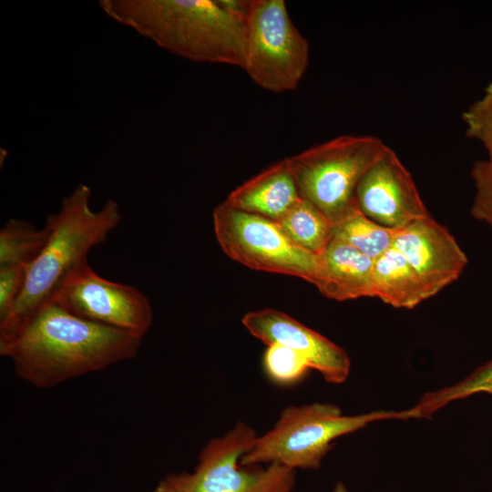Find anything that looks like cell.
Masks as SVG:
<instances>
[{
	"label": "cell",
	"mask_w": 492,
	"mask_h": 492,
	"mask_svg": "<svg viewBox=\"0 0 492 492\" xmlns=\"http://www.w3.org/2000/svg\"><path fill=\"white\" fill-rule=\"evenodd\" d=\"M47 302L85 320L140 337L153 323L150 302L142 292L101 277L87 261L62 281Z\"/></svg>",
	"instance_id": "9"
},
{
	"label": "cell",
	"mask_w": 492,
	"mask_h": 492,
	"mask_svg": "<svg viewBox=\"0 0 492 492\" xmlns=\"http://www.w3.org/2000/svg\"><path fill=\"white\" fill-rule=\"evenodd\" d=\"M394 247L414 269L428 298L455 282L467 263L452 234L431 216L399 229Z\"/></svg>",
	"instance_id": "12"
},
{
	"label": "cell",
	"mask_w": 492,
	"mask_h": 492,
	"mask_svg": "<svg viewBox=\"0 0 492 492\" xmlns=\"http://www.w3.org/2000/svg\"><path fill=\"white\" fill-rule=\"evenodd\" d=\"M355 199L364 215L392 229L430 216L412 175L391 148L364 173Z\"/></svg>",
	"instance_id": "10"
},
{
	"label": "cell",
	"mask_w": 492,
	"mask_h": 492,
	"mask_svg": "<svg viewBox=\"0 0 492 492\" xmlns=\"http://www.w3.org/2000/svg\"><path fill=\"white\" fill-rule=\"evenodd\" d=\"M470 173L476 188L471 215L492 227V164L487 159L477 160Z\"/></svg>",
	"instance_id": "22"
},
{
	"label": "cell",
	"mask_w": 492,
	"mask_h": 492,
	"mask_svg": "<svg viewBox=\"0 0 492 492\" xmlns=\"http://www.w3.org/2000/svg\"><path fill=\"white\" fill-rule=\"evenodd\" d=\"M373 296L405 309L428 299L417 274L394 245L374 261Z\"/></svg>",
	"instance_id": "15"
},
{
	"label": "cell",
	"mask_w": 492,
	"mask_h": 492,
	"mask_svg": "<svg viewBox=\"0 0 492 492\" xmlns=\"http://www.w3.org/2000/svg\"><path fill=\"white\" fill-rule=\"evenodd\" d=\"M142 338L46 302L18 333L0 340V354L21 379L49 388L134 358Z\"/></svg>",
	"instance_id": "1"
},
{
	"label": "cell",
	"mask_w": 492,
	"mask_h": 492,
	"mask_svg": "<svg viewBox=\"0 0 492 492\" xmlns=\"http://www.w3.org/2000/svg\"><path fill=\"white\" fill-rule=\"evenodd\" d=\"M241 323L266 345L280 343L302 354L311 368L319 372L327 383L339 384L347 379L351 368L347 353L292 316L274 309H263L246 313Z\"/></svg>",
	"instance_id": "11"
},
{
	"label": "cell",
	"mask_w": 492,
	"mask_h": 492,
	"mask_svg": "<svg viewBox=\"0 0 492 492\" xmlns=\"http://www.w3.org/2000/svg\"><path fill=\"white\" fill-rule=\"evenodd\" d=\"M461 118L466 136L483 144L492 164V82L487 85L483 96L463 111Z\"/></svg>",
	"instance_id": "21"
},
{
	"label": "cell",
	"mask_w": 492,
	"mask_h": 492,
	"mask_svg": "<svg viewBox=\"0 0 492 492\" xmlns=\"http://www.w3.org/2000/svg\"><path fill=\"white\" fill-rule=\"evenodd\" d=\"M388 148L373 135H342L286 161L301 198L335 225L360 210L355 199L358 183Z\"/></svg>",
	"instance_id": "5"
},
{
	"label": "cell",
	"mask_w": 492,
	"mask_h": 492,
	"mask_svg": "<svg viewBox=\"0 0 492 492\" xmlns=\"http://www.w3.org/2000/svg\"><path fill=\"white\" fill-rule=\"evenodd\" d=\"M411 409L345 415L329 403L286 406L274 425L255 438L241 458L243 466L277 463L291 469H318L335 439L384 419H411Z\"/></svg>",
	"instance_id": "4"
},
{
	"label": "cell",
	"mask_w": 492,
	"mask_h": 492,
	"mask_svg": "<svg viewBox=\"0 0 492 492\" xmlns=\"http://www.w3.org/2000/svg\"><path fill=\"white\" fill-rule=\"evenodd\" d=\"M256 437L251 426L237 422L204 446L192 472L169 475L183 492H292L295 470L277 463L241 464Z\"/></svg>",
	"instance_id": "8"
},
{
	"label": "cell",
	"mask_w": 492,
	"mask_h": 492,
	"mask_svg": "<svg viewBox=\"0 0 492 492\" xmlns=\"http://www.w3.org/2000/svg\"><path fill=\"white\" fill-rule=\"evenodd\" d=\"M276 222L297 246L318 256L333 236V223L313 204L302 198Z\"/></svg>",
	"instance_id": "16"
},
{
	"label": "cell",
	"mask_w": 492,
	"mask_h": 492,
	"mask_svg": "<svg viewBox=\"0 0 492 492\" xmlns=\"http://www.w3.org/2000/svg\"><path fill=\"white\" fill-rule=\"evenodd\" d=\"M91 190L79 184L66 196L56 213L46 218L49 239L27 268L23 292L9 318L0 324V340L18 333L46 304L62 281L80 263L88 251L103 243L120 223L119 205L108 200L97 211L89 205Z\"/></svg>",
	"instance_id": "3"
},
{
	"label": "cell",
	"mask_w": 492,
	"mask_h": 492,
	"mask_svg": "<svg viewBox=\"0 0 492 492\" xmlns=\"http://www.w3.org/2000/svg\"><path fill=\"white\" fill-rule=\"evenodd\" d=\"M153 492H183L173 481L170 475H168L156 487Z\"/></svg>",
	"instance_id": "24"
},
{
	"label": "cell",
	"mask_w": 492,
	"mask_h": 492,
	"mask_svg": "<svg viewBox=\"0 0 492 492\" xmlns=\"http://www.w3.org/2000/svg\"><path fill=\"white\" fill-rule=\"evenodd\" d=\"M477 394L492 395V360L453 385L425 393L411 409L415 418H426L453 401Z\"/></svg>",
	"instance_id": "19"
},
{
	"label": "cell",
	"mask_w": 492,
	"mask_h": 492,
	"mask_svg": "<svg viewBox=\"0 0 492 492\" xmlns=\"http://www.w3.org/2000/svg\"><path fill=\"white\" fill-rule=\"evenodd\" d=\"M300 200L295 179L284 159L237 187L223 202L277 221Z\"/></svg>",
	"instance_id": "14"
},
{
	"label": "cell",
	"mask_w": 492,
	"mask_h": 492,
	"mask_svg": "<svg viewBox=\"0 0 492 492\" xmlns=\"http://www.w3.org/2000/svg\"><path fill=\"white\" fill-rule=\"evenodd\" d=\"M398 230L383 226L358 210L333 225V232L374 261L394 245Z\"/></svg>",
	"instance_id": "18"
},
{
	"label": "cell",
	"mask_w": 492,
	"mask_h": 492,
	"mask_svg": "<svg viewBox=\"0 0 492 492\" xmlns=\"http://www.w3.org/2000/svg\"><path fill=\"white\" fill-rule=\"evenodd\" d=\"M319 257L315 286L325 297L335 301L374 297L373 259L333 236Z\"/></svg>",
	"instance_id": "13"
},
{
	"label": "cell",
	"mask_w": 492,
	"mask_h": 492,
	"mask_svg": "<svg viewBox=\"0 0 492 492\" xmlns=\"http://www.w3.org/2000/svg\"><path fill=\"white\" fill-rule=\"evenodd\" d=\"M332 492H349V491H348L347 487H345V485L342 481H338L334 485Z\"/></svg>",
	"instance_id": "25"
},
{
	"label": "cell",
	"mask_w": 492,
	"mask_h": 492,
	"mask_svg": "<svg viewBox=\"0 0 492 492\" xmlns=\"http://www.w3.org/2000/svg\"><path fill=\"white\" fill-rule=\"evenodd\" d=\"M243 69L261 88L294 90L310 59L307 39L294 26L283 0H251Z\"/></svg>",
	"instance_id": "7"
},
{
	"label": "cell",
	"mask_w": 492,
	"mask_h": 492,
	"mask_svg": "<svg viewBox=\"0 0 492 492\" xmlns=\"http://www.w3.org/2000/svg\"><path fill=\"white\" fill-rule=\"evenodd\" d=\"M212 218L217 241L231 260L255 271L317 283L320 257L297 246L276 221L224 202L214 209Z\"/></svg>",
	"instance_id": "6"
},
{
	"label": "cell",
	"mask_w": 492,
	"mask_h": 492,
	"mask_svg": "<svg viewBox=\"0 0 492 492\" xmlns=\"http://www.w3.org/2000/svg\"><path fill=\"white\" fill-rule=\"evenodd\" d=\"M50 236L45 224L41 230L32 223L10 219L0 230V266H29L40 254Z\"/></svg>",
	"instance_id": "17"
},
{
	"label": "cell",
	"mask_w": 492,
	"mask_h": 492,
	"mask_svg": "<svg viewBox=\"0 0 492 492\" xmlns=\"http://www.w3.org/2000/svg\"><path fill=\"white\" fill-rule=\"evenodd\" d=\"M27 266H0V324L11 315L23 292Z\"/></svg>",
	"instance_id": "23"
},
{
	"label": "cell",
	"mask_w": 492,
	"mask_h": 492,
	"mask_svg": "<svg viewBox=\"0 0 492 492\" xmlns=\"http://www.w3.org/2000/svg\"><path fill=\"white\" fill-rule=\"evenodd\" d=\"M262 364L269 380L280 386H291L301 382L312 369L299 352L280 343L267 345Z\"/></svg>",
	"instance_id": "20"
},
{
	"label": "cell",
	"mask_w": 492,
	"mask_h": 492,
	"mask_svg": "<svg viewBox=\"0 0 492 492\" xmlns=\"http://www.w3.org/2000/svg\"><path fill=\"white\" fill-rule=\"evenodd\" d=\"M98 5L111 19L174 55L196 63L245 66L246 20L218 0H100Z\"/></svg>",
	"instance_id": "2"
}]
</instances>
